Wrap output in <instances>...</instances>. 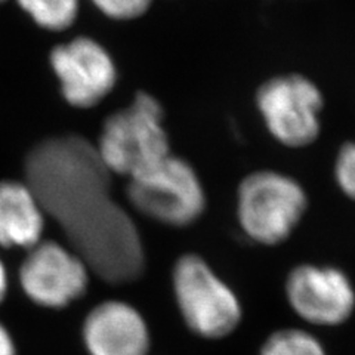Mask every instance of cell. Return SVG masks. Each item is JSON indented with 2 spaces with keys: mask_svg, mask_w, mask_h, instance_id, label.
Returning <instances> with one entry per match:
<instances>
[{
  "mask_svg": "<svg viewBox=\"0 0 355 355\" xmlns=\"http://www.w3.org/2000/svg\"><path fill=\"white\" fill-rule=\"evenodd\" d=\"M91 2L99 12L111 19L129 21L146 14L153 0H91Z\"/></svg>",
  "mask_w": 355,
  "mask_h": 355,
  "instance_id": "cell-14",
  "label": "cell"
},
{
  "mask_svg": "<svg viewBox=\"0 0 355 355\" xmlns=\"http://www.w3.org/2000/svg\"><path fill=\"white\" fill-rule=\"evenodd\" d=\"M286 296L293 313L313 326H340L355 309L354 286L335 266H296L286 279Z\"/></svg>",
  "mask_w": 355,
  "mask_h": 355,
  "instance_id": "cell-8",
  "label": "cell"
},
{
  "mask_svg": "<svg viewBox=\"0 0 355 355\" xmlns=\"http://www.w3.org/2000/svg\"><path fill=\"white\" fill-rule=\"evenodd\" d=\"M22 12L43 30H69L79 17L80 0H15Z\"/></svg>",
  "mask_w": 355,
  "mask_h": 355,
  "instance_id": "cell-12",
  "label": "cell"
},
{
  "mask_svg": "<svg viewBox=\"0 0 355 355\" xmlns=\"http://www.w3.org/2000/svg\"><path fill=\"white\" fill-rule=\"evenodd\" d=\"M8 286H9L8 272H6L3 262L0 261V304L5 301V297L8 295Z\"/></svg>",
  "mask_w": 355,
  "mask_h": 355,
  "instance_id": "cell-17",
  "label": "cell"
},
{
  "mask_svg": "<svg viewBox=\"0 0 355 355\" xmlns=\"http://www.w3.org/2000/svg\"><path fill=\"white\" fill-rule=\"evenodd\" d=\"M89 272L86 262L73 249L55 241H39L21 265L19 284L33 304L62 309L86 293Z\"/></svg>",
  "mask_w": 355,
  "mask_h": 355,
  "instance_id": "cell-7",
  "label": "cell"
},
{
  "mask_svg": "<svg viewBox=\"0 0 355 355\" xmlns=\"http://www.w3.org/2000/svg\"><path fill=\"white\" fill-rule=\"evenodd\" d=\"M126 194L141 215L175 228L193 225L206 209L205 188L197 172L173 154L130 178Z\"/></svg>",
  "mask_w": 355,
  "mask_h": 355,
  "instance_id": "cell-5",
  "label": "cell"
},
{
  "mask_svg": "<svg viewBox=\"0 0 355 355\" xmlns=\"http://www.w3.org/2000/svg\"><path fill=\"white\" fill-rule=\"evenodd\" d=\"M172 286L178 309L197 336L224 339L241 323L237 295L198 254L187 253L176 259Z\"/></svg>",
  "mask_w": 355,
  "mask_h": 355,
  "instance_id": "cell-4",
  "label": "cell"
},
{
  "mask_svg": "<svg viewBox=\"0 0 355 355\" xmlns=\"http://www.w3.org/2000/svg\"><path fill=\"white\" fill-rule=\"evenodd\" d=\"M95 148L111 175L128 180L168 157L169 137L157 98L138 92L132 104L107 117Z\"/></svg>",
  "mask_w": 355,
  "mask_h": 355,
  "instance_id": "cell-2",
  "label": "cell"
},
{
  "mask_svg": "<svg viewBox=\"0 0 355 355\" xmlns=\"http://www.w3.org/2000/svg\"><path fill=\"white\" fill-rule=\"evenodd\" d=\"M44 210L27 182H0V246L31 249L42 241Z\"/></svg>",
  "mask_w": 355,
  "mask_h": 355,
  "instance_id": "cell-11",
  "label": "cell"
},
{
  "mask_svg": "<svg viewBox=\"0 0 355 355\" xmlns=\"http://www.w3.org/2000/svg\"><path fill=\"white\" fill-rule=\"evenodd\" d=\"M3 2H6V0H0V3H3Z\"/></svg>",
  "mask_w": 355,
  "mask_h": 355,
  "instance_id": "cell-18",
  "label": "cell"
},
{
  "mask_svg": "<svg viewBox=\"0 0 355 355\" xmlns=\"http://www.w3.org/2000/svg\"><path fill=\"white\" fill-rule=\"evenodd\" d=\"M257 105L266 129L283 146L304 148L318 138L324 99L318 86L306 77H272L258 89Z\"/></svg>",
  "mask_w": 355,
  "mask_h": 355,
  "instance_id": "cell-6",
  "label": "cell"
},
{
  "mask_svg": "<svg viewBox=\"0 0 355 355\" xmlns=\"http://www.w3.org/2000/svg\"><path fill=\"white\" fill-rule=\"evenodd\" d=\"M261 355H327L313 333L302 329L277 330L263 342Z\"/></svg>",
  "mask_w": 355,
  "mask_h": 355,
  "instance_id": "cell-13",
  "label": "cell"
},
{
  "mask_svg": "<svg viewBox=\"0 0 355 355\" xmlns=\"http://www.w3.org/2000/svg\"><path fill=\"white\" fill-rule=\"evenodd\" d=\"M82 340L87 355H148L151 347L146 318L123 301H105L89 311Z\"/></svg>",
  "mask_w": 355,
  "mask_h": 355,
  "instance_id": "cell-10",
  "label": "cell"
},
{
  "mask_svg": "<svg viewBox=\"0 0 355 355\" xmlns=\"http://www.w3.org/2000/svg\"><path fill=\"white\" fill-rule=\"evenodd\" d=\"M111 172L80 135L43 141L26 159V182L71 249L108 284L137 282L146 253L130 215L111 194Z\"/></svg>",
  "mask_w": 355,
  "mask_h": 355,
  "instance_id": "cell-1",
  "label": "cell"
},
{
  "mask_svg": "<svg viewBox=\"0 0 355 355\" xmlns=\"http://www.w3.org/2000/svg\"><path fill=\"white\" fill-rule=\"evenodd\" d=\"M335 178L342 193L355 202V142H348L338 153Z\"/></svg>",
  "mask_w": 355,
  "mask_h": 355,
  "instance_id": "cell-15",
  "label": "cell"
},
{
  "mask_svg": "<svg viewBox=\"0 0 355 355\" xmlns=\"http://www.w3.org/2000/svg\"><path fill=\"white\" fill-rule=\"evenodd\" d=\"M51 65L65 101L77 108L95 107L117 82L116 64L108 51L86 36L57 44L51 52Z\"/></svg>",
  "mask_w": 355,
  "mask_h": 355,
  "instance_id": "cell-9",
  "label": "cell"
},
{
  "mask_svg": "<svg viewBox=\"0 0 355 355\" xmlns=\"http://www.w3.org/2000/svg\"><path fill=\"white\" fill-rule=\"evenodd\" d=\"M0 355H18L17 340L2 321H0Z\"/></svg>",
  "mask_w": 355,
  "mask_h": 355,
  "instance_id": "cell-16",
  "label": "cell"
},
{
  "mask_svg": "<svg viewBox=\"0 0 355 355\" xmlns=\"http://www.w3.org/2000/svg\"><path fill=\"white\" fill-rule=\"evenodd\" d=\"M308 207L304 187L292 176L275 171H258L240 182L239 222L253 241L277 246L292 236Z\"/></svg>",
  "mask_w": 355,
  "mask_h": 355,
  "instance_id": "cell-3",
  "label": "cell"
}]
</instances>
